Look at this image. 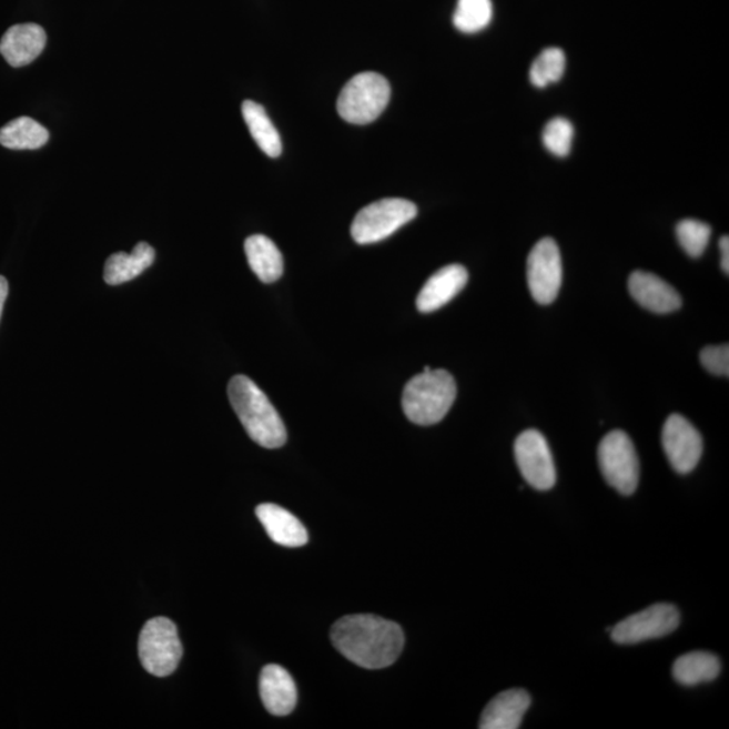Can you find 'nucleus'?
Here are the masks:
<instances>
[{
  "mask_svg": "<svg viewBox=\"0 0 729 729\" xmlns=\"http://www.w3.org/2000/svg\"><path fill=\"white\" fill-rule=\"evenodd\" d=\"M154 249L146 242H140L133 252L110 255L104 267V280L109 285H120L132 282L154 263Z\"/></svg>",
  "mask_w": 729,
  "mask_h": 729,
  "instance_id": "obj_18",
  "label": "nucleus"
},
{
  "mask_svg": "<svg viewBox=\"0 0 729 729\" xmlns=\"http://www.w3.org/2000/svg\"><path fill=\"white\" fill-rule=\"evenodd\" d=\"M332 641L351 662L377 670L388 668L401 657L404 632L396 622L378 616L348 615L333 626Z\"/></svg>",
  "mask_w": 729,
  "mask_h": 729,
  "instance_id": "obj_1",
  "label": "nucleus"
},
{
  "mask_svg": "<svg viewBox=\"0 0 729 729\" xmlns=\"http://www.w3.org/2000/svg\"><path fill=\"white\" fill-rule=\"evenodd\" d=\"M679 621L681 616L672 604H654L638 614L628 616L619 625L610 628L609 632L615 644L637 645L675 632Z\"/></svg>",
  "mask_w": 729,
  "mask_h": 729,
  "instance_id": "obj_8",
  "label": "nucleus"
},
{
  "mask_svg": "<svg viewBox=\"0 0 729 729\" xmlns=\"http://www.w3.org/2000/svg\"><path fill=\"white\" fill-rule=\"evenodd\" d=\"M8 295H9L8 280H6L3 276H0V317H2L3 307H4L6 298H8Z\"/></svg>",
  "mask_w": 729,
  "mask_h": 729,
  "instance_id": "obj_29",
  "label": "nucleus"
},
{
  "mask_svg": "<svg viewBox=\"0 0 729 729\" xmlns=\"http://www.w3.org/2000/svg\"><path fill=\"white\" fill-rule=\"evenodd\" d=\"M456 396V379L450 373L444 369L423 372L405 385L404 414L415 425H436L450 411Z\"/></svg>",
  "mask_w": 729,
  "mask_h": 729,
  "instance_id": "obj_3",
  "label": "nucleus"
},
{
  "mask_svg": "<svg viewBox=\"0 0 729 729\" xmlns=\"http://www.w3.org/2000/svg\"><path fill=\"white\" fill-rule=\"evenodd\" d=\"M391 85L376 72L358 73L341 91L338 109L342 120L353 124H367L376 121L388 105Z\"/></svg>",
  "mask_w": 729,
  "mask_h": 729,
  "instance_id": "obj_4",
  "label": "nucleus"
},
{
  "mask_svg": "<svg viewBox=\"0 0 729 729\" xmlns=\"http://www.w3.org/2000/svg\"><path fill=\"white\" fill-rule=\"evenodd\" d=\"M575 128L566 118H554L546 124L541 141L548 152L557 158H566L571 152Z\"/></svg>",
  "mask_w": 729,
  "mask_h": 729,
  "instance_id": "obj_26",
  "label": "nucleus"
},
{
  "mask_svg": "<svg viewBox=\"0 0 729 729\" xmlns=\"http://www.w3.org/2000/svg\"><path fill=\"white\" fill-rule=\"evenodd\" d=\"M662 445L672 469L688 475L699 465L702 456V438L696 427L681 415H671L662 432Z\"/></svg>",
  "mask_w": 729,
  "mask_h": 729,
  "instance_id": "obj_11",
  "label": "nucleus"
},
{
  "mask_svg": "<svg viewBox=\"0 0 729 729\" xmlns=\"http://www.w3.org/2000/svg\"><path fill=\"white\" fill-rule=\"evenodd\" d=\"M247 263L261 282L271 284L283 276L284 260L282 252L265 235H252L245 242Z\"/></svg>",
  "mask_w": 729,
  "mask_h": 729,
  "instance_id": "obj_19",
  "label": "nucleus"
},
{
  "mask_svg": "<svg viewBox=\"0 0 729 729\" xmlns=\"http://www.w3.org/2000/svg\"><path fill=\"white\" fill-rule=\"evenodd\" d=\"M628 290L635 302L651 313L670 314L682 305L678 292L652 273L634 272L628 280Z\"/></svg>",
  "mask_w": 729,
  "mask_h": 729,
  "instance_id": "obj_12",
  "label": "nucleus"
},
{
  "mask_svg": "<svg viewBox=\"0 0 729 729\" xmlns=\"http://www.w3.org/2000/svg\"><path fill=\"white\" fill-rule=\"evenodd\" d=\"M139 652L143 669L155 677L171 676L183 657L178 628L166 618L149 620L143 626Z\"/></svg>",
  "mask_w": 729,
  "mask_h": 729,
  "instance_id": "obj_6",
  "label": "nucleus"
},
{
  "mask_svg": "<svg viewBox=\"0 0 729 729\" xmlns=\"http://www.w3.org/2000/svg\"><path fill=\"white\" fill-rule=\"evenodd\" d=\"M429 371H432V367L426 366V367H425V371H423V372H429Z\"/></svg>",
  "mask_w": 729,
  "mask_h": 729,
  "instance_id": "obj_30",
  "label": "nucleus"
},
{
  "mask_svg": "<svg viewBox=\"0 0 729 729\" xmlns=\"http://www.w3.org/2000/svg\"><path fill=\"white\" fill-rule=\"evenodd\" d=\"M48 141V130L29 117L17 118L0 129V143L12 151H36Z\"/></svg>",
  "mask_w": 729,
  "mask_h": 729,
  "instance_id": "obj_22",
  "label": "nucleus"
},
{
  "mask_svg": "<svg viewBox=\"0 0 729 729\" xmlns=\"http://www.w3.org/2000/svg\"><path fill=\"white\" fill-rule=\"evenodd\" d=\"M566 68V58L563 49L547 48L541 52L529 68V81L537 89L557 83L563 79Z\"/></svg>",
  "mask_w": 729,
  "mask_h": 729,
  "instance_id": "obj_24",
  "label": "nucleus"
},
{
  "mask_svg": "<svg viewBox=\"0 0 729 729\" xmlns=\"http://www.w3.org/2000/svg\"><path fill=\"white\" fill-rule=\"evenodd\" d=\"M242 115L261 151L272 159L279 158L283 152L282 139L263 105L245 101L242 103Z\"/></svg>",
  "mask_w": 729,
  "mask_h": 729,
  "instance_id": "obj_21",
  "label": "nucleus"
},
{
  "mask_svg": "<svg viewBox=\"0 0 729 729\" xmlns=\"http://www.w3.org/2000/svg\"><path fill=\"white\" fill-rule=\"evenodd\" d=\"M563 259L557 242L540 240L527 260V282L535 302L551 304L563 285Z\"/></svg>",
  "mask_w": 729,
  "mask_h": 729,
  "instance_id": "obj_9",
  "label": "nucleus"
},
{
  "mask_svg": "<svg viewBox=\"0 0 729 729\" xmlns=\"http://www.w3.org/2000/svg\"><path fill=\"white\" fill-rule=\"evenodd\" d=\"M720 671V659L706 651L685 654L672 666V677L685 687L713 681L719 677Z\"/></svg>",
  "mask_w": 729,
  "mask_h": 729,
  "instance_id": "obj_20",
  "label": "nucleus"
},
{
  "mask_svg": "<svg viewBox=\"0 0 729 729\" xmlns=\"http://www.w3.org/2000/svg\"><path fill=\"white\" fill-rule=\"evenodd\" d=\"M229 398L246 433L260 446L282 447L286 428L270 398L246 376H235L229 383Z\"/></svg>",
  "mask_w": 729,
  "mask_h": 729,
  "instance_id": "obj_2",
  "label": "nucleus"
},
{
  "mask_svg": "<svg viewBox=\"0 0 729 729\" xmlns=\"http://www.w3.org/2000/svg\"><path fill=\"white\" fill-rule=\"evenodd\" d=\"M467 279L469 274L463 265L453 264L442 267L423 285L416 298L417 310L427 314L444 307L465 288Z\"/></svg>",
  "mask_w": 729,
  "mask_h": 729,
  "instance_id": "obj_13",
  "label": "nucleus"
},
{
  "mask_svg": "<svg viewBox=\"0 0 729 729\" xmlns=\"http://www.w3.org/2000/svg\"><path fill=\"white\" fill-rule=\"evenodd\" d=\"M261 525L270 538L280 546L302 547L308 541L307 529L303 523L292 515L290 510L276 506V504H261L255 509Z\"/></svg>",
  "mask_w": 729,
  "mask_h": 729,
  "instance_id": "obj_17",
  "label": "nucleus"
},
{
  "mask_svg": "<svg viewBox=\"0 0 729 729\" xmlns=\"http://www.w3.org/2000/svg\"><path fill=\"white\" fill-rule=\"evenodd\" d=\"M598 464L606 482L629 496L638 488L639 459L631 438L620 429L604 436L598 446Z\"/></svg>",
  "mask_w": 729,
  "mask_h": 729,
  "instance_id": "obj_7",
  "label": "nucleus"
},
{
  "mask_svg": "<svg viewBox=\"0 0 729 729\" xmlns=\"http://www.w3.org/2000/svg\"><path fill=\"white\" fill-rule=\"evenodd\" d=\"M676 234L684 251L690 257L697 259L706 252L710 235H712V229L709 224L700 221L685 220L677 224Z\"/></svg>",
  "mask_w": 729,
  "mask_h": 729,
  "instance_id": "obj_25",
  "label": "nucleus"
},
{
  "mask_svg": "<svg viewBox=\"0 0 729 729\" xmlns=\"http://www.w3.org/2000/svg\"><path fill=\"white\" fill-rule=\"evenodd\" d=\"M47 45V33L40 24H14L0 40V54L11 67L29 65Z\"/></svg>",
  "mask_w": 729,
  "mask_h": 729,
  "instance_id": "obj_14",
  "label": "nucleus"
},
{
  "mask_svg": "<svg viewBox=\"0 0 729 729\" xmlns=\"http://www.w3.org/2000/svg\"><path fill=\"white\" fill-rule=\"evenodd\" d=\"M701 364L709 373L718 376L729 375L728 345L708 346L700 354Z\"/></svg>",
  "mask_w": 729,
  "mask_h": 729,
  "instance_id": "obj_27",
  "label": "nucleus"
},
{
  "mask_svg": "<svg viewBox=\"0 0 729 729\" xmlns=\"http://www.w3.org/2000/svg\"><path fill=\"white\" fill-rule=\"evenodd\" d=\"M494 18L492 0H458L453 23L465 34H475L489 27Z\"/></svg>",
  "mask_w": 729,
  "mask_h": 729,
  "instance_id": "obj_23",
  "label": "nucleus"
},
{
  "mask_svg": "<svg viewBox=\"0 0 729 729\" xmlns=\"http://www.w3.org/2000/svg\"><path fill=\"white\" fill-rule=\"evenodd\" d=\"M417 207L405 199H383L366 205L354 217L352 224L353 240L360 245H371L396 233L404 224L415 220Z\"/></svg>",
  "mask_w": 729,
  "mask_h": 729,
  "instance_id": "obj_5",
  "label": "nucleus"
},
{
  "mask_svg": "<svg viewBox=\"0 0 729 729\" xmlns=\"http://www.w3.org/2000/svg\"><path fill=\"white\" fill-rule=\"evenodd\" d=\"M720 251H721V270L726 274L729 273V240L728 236H722L720 240Z\"/></svg>",
  "mask_w": 729,
  "mask_h": 729,
  "instance_id": "obj_28",
  "label": "nucleus"
},
{
  "mask_svg": "<svg viewBox=\"0 0 729 729\" xmlns=\"http://www.w3.org/2000/svg\"><path fill=\"white\" fill-rule=\"evenodd\" d=\"M531 706V697L523 689L502 691L484 709L479 728L482 729H517Z\"/></svg>",
  "mask_w": 729,
  "mask_h": 729,
  "instance_id": "obj_16",
  "label": "nucleus"
},
{
  "mask_svg": "<svg viewBox=\"0 0 729 729\" xmlns=\"http://www.w3.org/2000/svg\"><path fill=\"white\" fill-rule=\"evenodd\" d=\"M517 467L526 482L538 490L551 489L557 483V470L547 441L537 429H527L515 442Z\"/></svg>",
  "mask_w": 729,
  "mask_h": 729,
  "instance_id": "obj_10",
  "label": "nucleus"
},
{
  "mask_svg": "<svg viewBox=\"0 0 729 729\" xmlns=\"http://www.w3.org/2000/svg\"><path fill=\"white\" fill-rule=\"evenodd\" d=\"M260 696L267 712L274 716L292 713L297 703L294 678L282 666H265L260 677Z\"/></svg>",
  "mask_w": 729,
  "mask_h": 729,
  "instance_id": "obj_15",
  "label": "nucleus"
}]
</instances>
